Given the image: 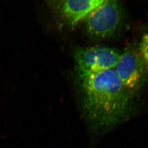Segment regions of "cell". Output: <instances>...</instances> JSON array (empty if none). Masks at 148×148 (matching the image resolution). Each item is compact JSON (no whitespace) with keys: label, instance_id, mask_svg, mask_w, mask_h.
<instances>
[{"label":"cell","instance_id":"cell-1","mask_svg":"<svg viewBox=\"0 0 148 148\" xmlns=\"http://www.w3.org/2000/svg\"><path fill=\"white\" fill-rule=\"evenodd\" d=\"M77 79L82 112L93 132L104 133L124 119L132 94L122 84L115 68Z\"/></svg>","mask_w":148,"mask_h":148},{"label":"cell","instance_id":"cell-2","mask_svg":"<svg viewBox=\"0 0 148 148\" xmlns=\"http://www.w3.org/2000/svg\"><path fill=\"white\" fill-rule=\"evenodd\" d=\"M122 19L121 7L119 0H108L90 12L83 21L89 36L104 39L115 34Z\"/></svg>","mask_w":148,"mask_h":148},{"label":"cell","instance_id":"cell-3","mask_svg":"<svg viewBox=\"0 0 148 148\" xmlns=\"http://www.w3.org/2000/svg\"><path fill=\"white\" fill-rule=\"evenodd\" d=\"M120 56L115 49L104 46L82 48L74 54L77 77L114 69Z\"/></svg>","mask_w":148,"mask_h":148},{"label":"cell","instance_id":"cell-4","mask_svg":"<svg viewBox=\"0 0 148 148\" xmlns=\"http://www.w3.org/2000/svg\"><path fill=\"white\" fill-rule=\"evenodd\" d=\"M115 69L122 84L131 94L139 90L145 79V65L139 51L131 48L120 54Z\"/></svg>","mask_w":148,"mask_h":148},{"label":"cell","instance_id":"cell-5","mask_svg":"<svg viewBox=\"0 0 148 148\" xmlns=\"http://www.w3.org/2000/svg\"><path fill=\"white\" fill-rule=\"evenodd\" d=\"M108 0H62L60 12L64 21L74 27L84 20L90 12Z\"/></svg>","mask_w":148,"mask_h":148},{"label":"cell","instance_id":"cell-6","mask_svg":"<svg viewBox=\"0 0 148 148\" xmlns=\"http://www.w3.org/2000/svg\"><path fill=\"white\" fill-rule=\"evenodd\" d=\"M138 51L147 69H148V34H145L143 35Z\"/></svg>","mask_w":148,"mask_h":148},{"label":"cell","instance_id":"cell-7","mask_svg":"<svg viewBox=\"0 0 148 148\" xmlns=\"http://www.w3.org/2000/svg\"><path fill=\"white\" fill-rule=\"evenodd\" d=\"M45 1L49 4H52V3H53L54 0H45Z\"/></svg>","mask_w":148,"mask_h":148}]
</instances>
